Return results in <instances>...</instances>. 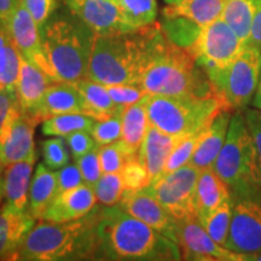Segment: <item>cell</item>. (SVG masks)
<instances>
[{
	"label": "cell",
	"mask_w": 261,
	"mask_h": 261,
	"mask_svg": "<svg viewBox=\"0 0 261 261\" xmlns=\"http://www.w3.org/2000/svg\"><path fill=\"white\" fill-rule=\"evenodd\" d=\"M159 23L94 35L87 79L103 85H138Z\"/></svg>",
	"instance_id": "cell-3"
},
{
	"label": "cell",
	"mask_w": 261,
	"mask_h": 261,
	"mask_svg": "<svg viewBox=\"0 0 261 261\" xmlns=\"http://www.w3.org/2000/svg\"><path fill=\"white\" fill-rule=\"evenodd\" d=\"M244 46L246 44L220 17L202 27L188 50L208 76L230 64Z\"/></svg>",
	"instance_id": "cell-10"
},
{
	"label": "cell",
	"mask_w": 261,
	"mask_h": 261,
	"mask_svg": "<svg viewBox=\"0 0 261 261\" xmlns=\"http://www.w3.org/2000/svg\"><path fill=\"white\" fill-rule=\"evenodd\" d=\"M227 0H184L163 9L165 18H182L197 27L212 23L220 18Z\"/></svg>",
	"instance_id": "cell-26"
},
{
	"label": "cell",
	"mask_w": 261,
	"mask_h": 261,
	"mask_svg": "<svg viewBox=\"0 0 261 261\" xmlns=\"http://www.w3.org/2000/svg\"><path fill=\"white\" fill-rule=\"evenodd\" d=\"M212 169L223 179L230 191L261 185L255 145L241 110H236L231 116L226 139Z\"/></svg>",
	"instance_id": "cell-7"
},
{
	"label": "cell",
	"mask_w": 261,
	"mask_h": 261,
	"mask_svg": "<svg viewBox=\"0 0 261 261\" xmlns=\"http://www.w3.org/2000/svg\"><path fill=\"white\" fill-rule=\"evenodd\" d=\"M41 154L45 165L51 169H60L69 162V154L61 137L47 139L41 143Z\"/></svg>",
	"instance_id": "cell-38"
},
{
	"label": "cell",
	"mask_w": 261,
	"mask_h": 261,
	"mask_svg": "<svg viewBox=\"0 0 261 261\" xmlns=\"http://www.w3.org/2000/svg\"><path fill=\"white\" fill-rule=\"evenodd\" d=\"M230 232L226 248L240 254L261 249V185L231 191Z\"/></svg>",
	"instance_id": "cell-9"
},
{
	"label": "cell",
	"mask_w": 261,
	"mask_h": 261,
	"mask_svg": "<svg viewBox=\"0 0 261 261\" xmlns=\"http://www.w3.org/2000/svg\"><path fill=\"white\" fill-rule=\"evenodd\" d=\"M99 211L100 205L97 204L80 219L61 224L46 221L35 224L12 260H94Z\"/></svg>",
	"instance_id": "cell-4"
},
{
	"label": "cell",
	"mask_w": 261,
	"mask_h": 261,
	"mask_svg": "<svg viewBox=\"0 0 261 261\" xmlns=\"http://www.w3.org/2000/svg\"><path fill=\"white\" fill-rule=\"evenodd\" d=\"M40 122L32 114L17 108L0 133V165L4 168L11 163L37 158L34 144L35 127Z\"/></svg>",
	"instance_id": "cell-12"
},
{
	"label": "cell",
	"mask_w": 261,
	"mask_h": 261,
	"mask_svg": "<svg viewBox=\"0 0 261 261\" xmlns=\"http://www.w3.org/2000/svg\"><path fill=\"white\" fill-rule=\"evenodd\" d=\"M63 2L64 0H22V4L31 12L41 31L48 19L58 11Z\"/></svg>",
	"instance_id": "cell-41"
},
{
	"label": "cell",
	"mask_w": 261,
	"mask_h": 261,
	"mask_svg": "<svg viewBox=\"0 0 261 261\" xmlns=\"http://www.w3.org/2000/svg\"><path fill=\"white\" fill-rule=\"evenodd\" d=\"M115 2H116V0H115Z\"/></svg>",
	"instance_id": "cell-54"
},
{
	"label": "cell",
	"mask_w": 261,
	"mask_h": 261,
	"mask_svg": "<svg viewBox=\"0 0 261 261\" xmlns=\"http://www.w3.org/2000/svg\"><path fill=\"white\" fill-rule=\"evenodd\" d=\"M57 175V195L61 192H64L70 189L79 187L85 184L83 175H81L80 169L77 165H67L64 167L60 168V171L56 172Z\"/></svg>",
	"instance_id": "cell-44"
},
{
	"label": "cell",
	"mask_w": 261,
	"mask_h": 261,
	"mask_svg": "<svg viewBox=\"0 0 261 261\" xmlns=\"http://www.w3.org/2000/svg\"><path fill=\"white\" fill-rule=\"evenodd\" d=\"M65 142L69 146L75 160L86 155L87 152L92 151L94 149L99 148L89 130H76V132L70 133L69 136L65 137Z\"/></svg>",
	"instance_id": "cell-43"
},
{
	"label": "cell",
	"mask_w": 261,
	"mask_h": 261,
	"mask_svg": "<svg viewBox=\"0 0 261 261\" xmlns=\"http://www.w3.org/2000/svg\"><path fill=\"white\" fill-rule=\"evenodd\" d=\"M246 121L252 133L254 145H255L256 155H257V163L261 172V110L253 108V109H247L244 112Z\"/></svg>",
	"instance_id": "cell-46"
},
{
	"label": "cell",
	"mask_w": 261,
	"mask_h": 261,
	"mask_svg": "<svg viewBox=\"0 0 261 261\" xmlns=\"http://www.w3.org/2000/svg\"><path fill=\"white\" fill-rule=\"evenodd\" d=\"M231 110H221L217 116L212 120L210 125L205 127L200 143L196 148L194 155L190 160V165L200 171L213 167L215 160L221 151L225 139H226L228 126H230Z\"/></svg>",
	"instance_id": "cell-21"
},
{
	"label": "cell",
	"mask_w": 261,
	"mask_h": 261,
	"mask_svg": "<svg viewBox=\"0 0 261 261\" xmlns=\"http://www.w3.org/2000/svg\"><path fill=\"white\" fill-rule=\"evenodd\" d=\"M76 165L80 169L85 184L93 188L94 184L98 181V179L102 177L103 174L99 158H98V148L76 159Z\"/></svg>",
	"instance_id": "cell-42"
},
{
	"label": "cell",
	"mask_w": 261,
	"mask_h": 261,
	"mask_svg": "<svg viewBox=\"0 0 261 261\" xmlns=\"http://www.w3.org/2000/svg\"><path fill=\"white\" fill-rule=\"evenodd\" d=\"M120 174L125 185V191L142 190L150 184L148 171L139 161L138 156L127 159Z\"/></svg>",
	"instance_id": "cell-37"
},
{
	"label": "cell",
	"mask_w": 261,
	"mask_h": 261,
	"mask_svg": "<svg viewBox=\"0 0 261 261\" xmlns=\"http://www.w3.org/2000/svg\"><path fill=\"white\" fill-rule=\"evenodd\" d=\"M257 0H227L221 18L233 29L238 38L248 44Z\"/></svg>",
	"instance_id": "cell-30"
},
{
	"label": "cell",
	"mask_w": 261,
	"mask_h": 261,
	"mask_svg": "<svg viewBox=\"0 0 261 261\" xmlns=\"http://www.w3.org/2000/svg\"><path fill=\"white\" fill-rule=\"evenodd\" d=\"M253 107L261 110V75H260V81H259V85H257L255 96L253 98Z\"/></svg>",
	"instance_id": "cell-49"
},
{
	"label": "cell",
	"mask_w": 261,
	"mask_h": 261,
	"mask_svg": "<svg viewBox=\"0 0 261 261\" xmlns=\"http://www.w3.org/2000/svg\"><path fill=\"white\" fill-rule=\"evenodd\" d=\"M52 83L55 81H52L51 77L41 68L21 55L17 93L21 109L23 112H33V109L38 106L45 91Z\"/></svg>",
	"instance_id": "cell-24"
},
{
	"label": "cell",
	"mask_w": 261,
	"mask_h": 261,
	"mask_svg": "<svg viewBox=\"0 0 261 261\" xmlns=\"http://www.w3.org/2000/svg\"><path fill=\"white\" fill-rule=\"evenodd\" d=\"M85 102V114L94 120H104L108 117L121 114L123 110L114 103L108 93L106 85L91 79H84L73 84Z\"/></svg>",
	"instance_id": "cell-28"
},
{
	"label": "cell",
	"mask_w": 261,
	"mask_h": 261,
	"mask_svg": "<svg viewBox=\"0 0 261 261\" xmlns=\"http://www.w3.org/2000/svg\"><path fill=\"white\" fill-rule=\"evenodd\" d=\"M149 123L162 132L184 137L210 125L221 110H228L218 94L145 96Z\"/></svg>",
	"instance_id": "cell-6"
},
{
	"label": "cell",
	"mask_w": 261,
	"mask_h": 261,
	"mask_svg": "<svg viewBox=\"0 0 261 261\" xmlns=\"http://www.w3.org/2000/svg\"><path fill=\"white\" fill-rule=\"evenodd\" d=\"M175 242L184 260L244 261L243 254L233 252L215 242L197 218L178 221Z\"/></svg>",
	"instance_id": "cell-13"
},
{
	"label": "cell",
	"mask_w": 261,
	"mask_h": 261,
	"mask_svg": "<svg viewBox=\"0 0 261 261\" xmlns=\"http://www.w3.org/2000/svg\"><path fill=\"white\" fill-rule=\"evenodd\" d=\"M19 4L21 0H0V24L5 27Z\"/></svg>",
	"instance_id": "cell-48"
},
{
	"label": "cell",
	"mask_w": 261,
	"mask_h": 261,
	"mask_svg": "<svg viewBox=\"0 0 261 261\" xmlns=\"http://www.w3.org/2000/svg\"><path fill=\"white\" fill-rule=\"evenodd\" d=\"M4 198V192H3V178H2V172H0V202Z\"/></svg>",
	"instance_id": "cell-51"
},
{
	"label": "cell",
	"mask_w": 261,
	"mask_h": 261,
	"mask_svg": "<svg viewBox=\"0 0 261 261\" xmlns=\"http://www.w3.org/2000/svg\"><path fill=\"white\" fill-rule=\"evenodd\" d=\"M152 96L217 94L210 77L188 48L173 42L160 24L152 39L138 85Z\"/></svg>",
	"instance_id": "cell-2"
},
{
	"label": "cell",
	"mask_w": 261,
	"mask_h": 261,
	"mask_svg": "<svg viewBox=\"0 0 261 261\" xmlns=\"http://www.w3.org/2000/svg\"><path fill=\"white\" fill-rule=\"evenodd\" d=\"M123 18L130 29H138L156 22L158 0H116Z\"/></svg>",
	"instance_id": "cell-31"
},
{
	"label": "cell",
	"mask_w": 261,
	"mask_h": 261,
	"mask_svg": "<svg viewBox=\"0 0 261 261\" xmlns=\"http://www.w3.org/2000/svg\"><path fill=\"white\" fill-rule=\"evenodd\" d=\"M57 196V175L45 163H39L32 178L29 189L28 211L37 220H41L42 215L50 207Z\"/></svg>",
	"instance_id": "cell-27"
},
{
	"label": "cell",
	"mask_w": 261,
	"mask_h": 261,
	"mask_svg": "<svg viewBox=\"0 0 261 261\" xmlns=\"http://www.w3.org/2000/svg\"><path fill=\"white\" fill-rule=\"evenodd\" d=\"M260 75L261 48L246 45L230 64L208 75V77L225 107L236 112L253 102Z\"/></svg>",
	"instance_id": "cell-8"
},
{
	"label": "cell",
	"mask_w": 261,
	"mask_h": 261,
	"mask_svg": "<svg viewBox=\"0 0 261 261\" xmlns=\"http://www.w3.org/2000/svg\"><path fill=\"white\" fill-rule=\"evenodd\" d=\"M98 158L103 173H120L127 161V156L120 142L99 146Z\"/></svg>",
	"instance_id": "cell-39"
},
{
	"label": "cell",
	"mask_w": 261,
	"mask_h": 261,
	"mask_svg": "<svg viewBox=\"0 0 261 261\" xmlns=\"http://www.w3.org/2000/svg\"><path fill=\"white\" fill-rule=\"evenodd\" d=\"M119 204L132 217L155 228L169 240L174 242L177 241V221L173 219L161 203L145 189L125 191Z\"/></svg>",
	"instance_id": "cell-15"
},
{
	"label": "cell",
	"mask_w": 261,
	"mask_h": 261,
	"mask_svg": "<svg viewBox=\"0 0 261 261\" xmlns=\"http://www.w3.org/2000/svg\"><path fill=\"white\" fill-rule=\"evenodd\" d=\"M92 189L97 201L102 205L119 204L125 192V185L120 173H103Z\"/></svg>",
	"instance_id": "cell-35"
},
{
	"label": "cell",
	"mask_w": 261,
	"mask_h": 261,
	"mask_svg": "<svg viewBox=\"0 0 261 261\" xmlns=\"http://www.w3.org/2000/svg\"><path fill=\"white\" fill-rule=\"evenodd\" d=\"M93 189L87 184L58 194L40 221L46 223H68L85 217L97 205Z\"/></svg>",
	"instance_id": "cell-17"
},
{
	"label": "cell",
	"mask_w": 261,
	"mask_h": 261,
	"mask_svg": "<svg viewBox=\"0 0 261 261\" xmlns=\"http://www.w3.org/2000/svg\"><path fill=\"white\" fill-rule=\"evenodd\" d=\"M244 261H261V249L250 254H244Z\"/></svg>",
	"instance_id": "cell-50"
},
{
	"label": "cell",
	"mask_w": 261,
	"mask_h": 261,
	"mask_svg": "<svg viewBox=\"0 0 261 261\" xmlns=\"http://www.w3.org/2000/svg\"><path fill=\"white\" fill-rule=\"evenodd\" d=\"M19 107L17 90H0V133L11 114Z\"/></svg>",
	"instance_id": "cell-45"
},
{
	"label": "cell",
	"mask_w": 261,
	"mask_h": 261,
	"mask_svg": "<svg viewBox=\"0 0 261 261\" xmlns=\"http://www.w3.org/2000/svg\"><path fill=\"white\" fill-rule=\"evenodd\" d=\"M247 45L261 48V0H257L256 11L254 15L252 28H250L249 40Z\"/></svg>",
	"instance_id": "cell-47"
},
{
	"label": "cell",
	"mask_w": 261,
	"mask_h": 261,
	"mask_svg": "<svg viewBox=\"0 0 261 261\" xmlns=\"http://www.w3.org/2000/svg\"><path fill=\"white\" fill-rule=\"evenodd\" d=\"M200 169L190 163L168 172L144 188L175 221L197 218L195 207L196 184Z\"/></svg>",
	"instance_id": "cell-11"
},
{
	"label": "cell",
	"mask_w": 261,
	"mask_h": 261,
	"mask_svg": "<svg viewBox=\"0 0 261 261\" xmlns=\"http://www.w3.org/2000/svg\"><path fill=\"white\" fill-rule=\"evenodd\" d=\"M5 28L8 29L10 37L19 54L34 64H37L50 76V69H48L47 62L45 60L44 51H42L40 29L31 12L22 4V0L21 4L17 6V9L10 17Z\"/></svg>",
	"instance_id": "cell-16"
},
{
	"label": "cell",
	"mask_w": 261,
	"mask_h": 261,
	"mask_svg": "<svg viewBox=\"0 0 261 261\" xmlns=\"http://www.w3.org/2000/svg\"><path fill=\"white\" fill-rule=\"evenodd\" d=\"M231 217H232V205H231L230 198L200 223L215 242L225 247L227 242L228 232H230Z\"/></svg>",
	"instance_id": "cell-33"
},
{
	"label": "cell",
	"mask_w": 261,
	"mask_h": 261,
	"mask_svg": "<svg viewBox=\"0 0 261 261\" xmlns=\"http://www.w3.org/2000/svg\"><path fill=\"white\" fill-rule=\"evenodd\" d=\"M122 135L119 140L127 159L138 155L139 148L149 128V116L145 97L138 103L126 107L121 114Z\"/></svg>",
	"instance_id": "cell-25"
},
{
	"label": "cell",
	"mask_w": 261,
	"mask_h": 261,
	"mask_svg": "<svg viewBox=\"0 0 261 261\" xmlns=\"http://www.w3.org/2000/svg\"><path fill=\"white\" fill-rule=\"evenodd\" d=\"M35 161L37 158H33L11 163L4 167L3 192L5 198V208L14 212L28 211L29 189Z\"/></svg>",
	"instance_id": "cell-19"
},
{
	"label": "cell",
	"mask_w": 261,
	"mask_h": 261,
	"mask_svg": "<svg viewBox=\"0 0 261 261\" xmlns=\"http://www.w3.org/2000/svg\"><path fill=\"white\" fill-rule=\"evenodd\" d=\"M122 114V113H121ZM121 114L108 117L104 120H96L90 133L96 140L98 146L112 144L119 142L122 135V120Z\"/></svg>",
	"instance_id": "cell-36"
},
{
	"label": "cell",
	"mask_w": 261,
	"mask_h": 261,
	"mask_svg": "<svg viewBox=\"0 0 261 261\" xmlns=\"http://www.w3.org/2000/svg\"><path fill=\"white\" fill-rule=\"evenodd\" d=\"M19 69L21 55L8 29L0 24V90H17Z\"/></svg>",
	"instance_id": "cell-29"
},
{
	"label": "cell",
	"mask_w": 261,
	"mask_h": 261,
	"mask_svg": "<svg viewBox=\"0 0 261 261\" xmlns=\"http://www.w3.org/2000/svg\"><path fill=\"white\" fill-rule=\"evenodd\" d=\"M29 211H0V260H12L33 226L37 224Z\"/></svg>",
	"instance_id": "cell-22"
},
{
	"label": "cell",
	"mask_w": 261,
	"mask_h": 261,
	"mask_svg": "<svg viewBox=\"0 0 261 261\" xmlns=\"http://www.w3.org/2000/svg\"><path fill=\"white\" fill-rule=\"evenodd\" d=\"M96 120L85 114H62L42 121L41 132L45 136L67 137L76 130H89Z\"/></svg>",
	"instance_id": "cell-32"
},
{
	"label": "cell",
	"mask_w": 261,
	"mask_h": 261,
	"mask_svg": "<svg viewBox=\"0 0 261 261\" xmlns=\"http://www.w3.org/2000/svg\"><path fill=\"white\" fill-rule=\"evenodd\" d=\"M106 87L114 103L122 110L138 103L148 94L136 85H106Z\"/></svg>",
	"instance_id": "cell-40"
},
{
	"label": "cell",
	"mask_w": 261,
	"mask_h": 261,
	"mask_svg": "<svg viewBox=\"0 0 261 261\" xmlns=\"http://www.w3.org/2000/svg\"><path fill=\"white\" fill-rule=\"evenodd\" d=\"M205 127H203L202 129L196 130L194 133H190V135L179 138L177 144L174 145V148H173L171 155H169L167 160L163 174L175 171V169L180 168L190 162L192 155H194L195 150L197 148L198 143H200L201 137L203 135Z\"/></svg>",
	"instance_id": "cell-34"
},
{
	"label": "cell",
	"mask_w": 261,
	"mask_h": 261,
	"mask_svg": "<svg viewBox=\"0 0 261 261\" xmlns=\"http://www.w3.org/2000/svg\"><path fill=\"white\" fill-rule=\"evenodd\" d=\"M94 260H181L179 246L123 211L100 205Z\"/></svg>",
	"instance_id": "cell-1"
},
{
	"label": "cell",
	"mask_w": 261,
	"mask_h": 261,
	"mask_svg": "<svg viewBox=\"0 0 261 261\" xmlns=\"http://www.w3.org/2000/svg\"><path fill=\"white\" fill-rule=\"evenodd\" d=\"M179 138L180 137L167 135L152 125H149L148 132L137 156L148 171L150 182L158 180L163 175L166 163Z\"/></svg>",
	"instance_id": "cell-20"
},
{
	"label": "cell",
	"mask_w": 261,
	"mask_h": 261,
	"mask_svg": "<svg viewBox=\"0 0 261 261\" xmlns=\"http://www.w3.org/2000/svg\"><path fill=\"white\" fill-rule=\"evenodd\" d=\"M67 9L77 16L96 34L129 32L115 0H64Z\"/></svg>",
	"instance_id": "cell-14"
},
{
	"label": "cell",
	"mask_w": 261,
	"mask_h": 261,
	"mask_svg": "<svg viewBox=\"0 0 261 261\" xmlns=\"http://www.w3.org/2000/svg\"><path fill=\"white\" fill-rule=\"evenodd\" d=\"M230 198V189L213 169L208 168L200 172L195 195V207L198 221L204 220Z\"/></svg>",
	"instance_id": "cell-23"
},
{
	"label": "cell",
	"mask_w": 261,
	"mask_h": 261,
	"mask_svg": "<svg viewBox=\"0 0 261 261\" xmlns=\"http://www.w3.org/2000/svg\"><path fill=\"white\" fill-rule=\"evenodd\" d=\"M29 114L37 117L40 122L62 114H85V102L79 90L73 84L58 81L47 87L40 102Z\"/></svg>",
	"instance_id": "cell-18"
},
{
	"label": "cell",
	"mask_w": 261,
	"mask_h": 261,
	"mask_svg": "<svg viewBox=\"0 0 261 261\" xmlns=\"http://www.w3.org/2000/svg\"><path fill=\"white\" fill-rule=\"evenodd\" d=\"M184 2V0H165V3L167 5H173V4H178V3Z\"/></svg>",
	"instance_id": "cell-52"
},
{
	"label": "cell",
	"mask_w": 261,
	"mask_h": 261,
	"mask_svg": "<svg viewBox=\"0 0 261 261\" xmlns=\"http://www.w3.org/2000/svg\"><path fill=\"white\" fill-rule=\"evenodd\" d=\"M42 51L55 83L87 79L94 33L68 9L56 12L40 31Z\"/></svg>",
	"instance_id": "cell-5"
},
{
	"label": "cell",
	"mask_w": 261,
	"mask_h": 261,
	"mask_svg": "<svg viewBox=\"0 0 261 261\" xmlns=\"http://www.w3.org/2000/svg\"><path fill=\"white\" fill-rule=\"evenodd\" d=\"M2 169H3V167H2V165H0V172H2Z\"/></svg>",
	"instance_id": "cell-53"
}]
</instances>
